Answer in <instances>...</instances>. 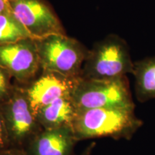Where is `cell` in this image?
Listing matches in <instances>:
<instances>
[{
  "label": "cell",
  "instance_id": "obj_17",
  "mask_svg": "<svg viewBox=\"0 0 155 155\" xmlns=\"http://www.w3.org/2000/svg\"><path fill=\"white\" fill-rule=\"evenodd\" d=\"M96 146V144H95L94 142L91 143V144H90L89 146L87 147V148L83 152L81 153L80 155H91V152L93 150H94V148Z\"/></svg>",
  "mask_w": 155,
  "mask_h": 155
},
{
  "label": "cell",
  "instance_id": "obj_16",
  "mask_svg": "<svg viewBox=\"0 0 155 155\" xmlns=\"http://www.w3.org/2000/svg\"><path fill=\"white\" fill-rule=\"evenodd\" d=\"M9 10V0H0V14Z\"/></svg>",
  "mask_w": 155,
  "mask_h": 155
},
{
  "label": "cell",
  "instance_id": "obj_6",
  "mask_svg": "<svg viewBox=\"0 0 155 155\" xmlns=\"http://www.w3.org/2000/svg\"><path fill=\"white\" fill-rule=\"evenodd\" d=\"M9 10L33 40L65 34L59 19L42 0H9Z\"/></svg>",
  "mask_w": 155,
  "mask_h": 155
},
{
  "label": "cell",
  "instance_id": "obj_5",
  "mask_svg": "<svg viewBox=\"0 0 155 155\" xmlns=\"http://www.w3.org/2000/svg\"><path fill=\"white\" fill-rule=\"evenodd\" d=\"M0 114L11 147L25 149L43 130L31 108L25 88L14 86L9 98L0 104Z\"/></svg>",
  "mask_w": 155,
  "mask_h": 155
},
{
  "label": "cell",
  "instance_id": "obj_9",
  "mask_svg": "<svg viewBox=\"0 0 155 155\" xmlns=\"http://www.w3.org/2000/svg\"><path fill=\"white\" fill-rule=\"evenodd\" d=\"M77 141L71 128L43 129L25 150L29 155H71Z\"/></svg>",
  "mask_w": 155,
  "mask_h": 155
},
{
  "label": "cell",
  "instance_id": "obj_8",
  "mask_svg": "<svg viewBox=\"0 0 155 155\" xmlns=\"http://www.w3.org/2000/svg\"><path fill=\"white\" fill-rule=\"evenodd\" d=\"M78 78L43 71L25 88L32 111L35 114L40 108L62 97L71 96Z\"/></svg>",
  "mask_w": 155,
  "mask_h": 155
},
{
  "label": "cell",
  "instance_id": "obj_15",
  "mask_svg": "<svg viewBox=\"0 0 155 155\" xmlns=\"http://www.w3.org/2000/svg\"><path fill=\"white\" fill-rule=\"evenodd\" d=\"M0 155H29L24 148L10 147L7 150L0 152Z\"/></svg>",
  "mask_w": 155,
  "mask_h": 155
},
{
  "label": "cell",
  "instance_id": "obj_1",
  "mask_svg": "<svg viewBox=\"0 0 155 155\" xmlns=\"http://www.w3.org/2000/svg\"><path fill=\"white\" fill-rule=\"evenodd\" d=\"M134 107H108L78 110L72 130L77 141L111 137L131 139L144 124Z\"/></svg>",
  "mask_w": 155,
  "mask_h": 155
},
{
  "label": "cell",
  "instance_id": "obj_12",
  "mask_svg": "<svg viewBox=\"0 0 155 155\" xmlns=\"http://www.w3.org/2000/svg\"><path fill=\"white\" fill-rule=\"evenodd\" d=\"M29 38L30 35L10 10L0 14V45Z\"/></svg>",
  "mask_w": 155,
  "mask_h": 155
},
{
  "label": "cell",
  "instance_id": "obj_11",
  "mask_svg": "<svg viewBox=\"0 0 155 155\" xmlns=\"http://www.w3.org/2000/svg\"><path fill=\"white\" fill-rule=\"evenodd\" d=\"M135 96L138 101L155 99V55L134 62Z\"/></svg>",
  "mask_w": 155,
  "mask_h": 155
},
{
  "label": "cell",
  "instance_id": "obj_4",
  "mask_svg": "<svg viewBox=\"0 0 155 155\" xmlns=\"http://www.w3.org/2000/svg\"><path fill=\"white\" fill-rule=\"evenodd\" d=\"M35 42L42 71L68 77L81 76L88 53V50L81 42L65 34L53 35L37 40Z\"/></svg>",
  "mask_w": 155,
  "mask_h": 155
},
{
  "label": "cell",
  "instance_id": "obj_13",
  "mask_svg": "<svg viewBox=\"0 0 155 155\" xmlns=\"http://www.w3.org/2000/svg\"><path fill=\"white\" fill-rule=\"evenodd\" d=\"M11 75L5 70L0 68V104L9 98L14 85L11 83Z\"/></svg>",
  "mask_w": 155,
  "mask_h": 155
},
{
  "label": "cell",
  "instance_id": "obj_3",
  "mask_svg": "<svg viewBox=\"0 0 155 155\" xmlns=\"http://www.w3.org/2000/svg\"><path fill=\"white\" fill-rule=\"evenodd\" d=\"M71 98L78 110L108 107H134L127 76L96 80L79 77Z\"/></svg>",
  "mask_w": 155,
  "mask_h": 155
},
{
  "label": "cell",
  "instance_id": "obj_2",
  "mask_svg": "<svg viewBox=\"0 0 155 155\" xmlns=\"http://www.w3.org/2000/svg\"><path fill=\"white\" fill-rule=\"evenodd\" d=\"M134 62L127 42L116 35H109L94 45L83 63L81 76L106 80L132 74Z\"/></svg>",
  "mask_w": 155,
  "mask_h": 155
},
{
  "label": "cell",
  "instance_id": "obj_7",
  "mask_svg": "<svg viewBox=\"0 0 155 155\" xmlns=\"http://www.w3.org/2000/svg\"><path fill=\"white\" fill-rule=\"evenodd\" d=\"M0 68L19 83L32 82L41 69L35 40L29 38L0 45Z\"/></svg>",
  "mask_w": 155,
  "mask_h": 155
},
{
  "label": "cell",
  "instance_id": "obj_10",
  "mask_svg": "<svg viewBox=\"0 0 155 155\" xmlns=\"http://www.w3.org/2000/svg\"><path fill=\"white\" fill-rule=\"evenodd\" d=\"M78 109L71 96L62 97L40 108L36 118L43 129L69 127L72 129Z\"/></svg>",
  "mask_w": 155,
  "mask_h": 155
},
{
  "label": "cell",
  "instance_id": "obj_14",
  "mask_svg": "<svg viewBox=\"0 0 155 155\" xmlns=\"http://www.w3.org/2000/svg\"><path fill=\"white\" fill-rule=\"evenodd\" d=\"M11 147L8 133L6 129L5 122L0 114V152Z\"/></svg>",
  "mask_w": 155,
  "mask_h": 155
}]
</instances>
